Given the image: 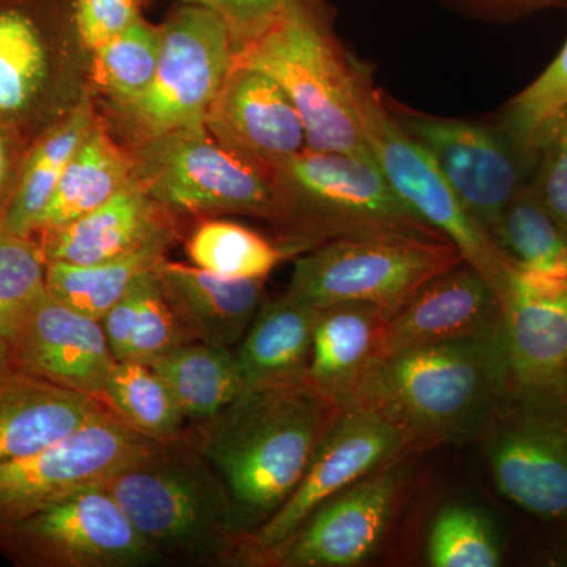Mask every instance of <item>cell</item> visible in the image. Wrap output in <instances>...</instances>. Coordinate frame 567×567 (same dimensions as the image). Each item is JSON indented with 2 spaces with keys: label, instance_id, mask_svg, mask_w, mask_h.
I'll use <instances>...</instances> for the list:
<instances>
[{
  "label": "cell",
  "instance_id": "1",
  "mask_svg": "<svg viewBox=\"0 0 567 567\" xmlns=\"http://www.w3.org/2000/svg\"><path fill=\"white\" fill-rule=\"evenodd\" d=\"M338 410L301 380L245 391L208 423L189 425L229 491L241 539L292 495Z\"/></svg>",
  "mask_w": 567,
  "mask_h": 567
},
{
  "label": "cell",
  "instance_id": "2",
  "mask_svg": "<svg viewBox=\"0 0 567 567\" xmlns=\"http://www.w3.org/2000/svg\"><path fill=\"white\" fill-rule=\"evenodd\" d=\"M507 385L502 330L379 358L365 369L347 405L382 413L401 429L410 451L464 445L480 440Z\"/></svg>",
  "mask_w": 567,
  "mask_h": 567
},
{
  "label": "cell",
  "instance_id": "3",
  "mask_svg": "<svg viewBox=\"0 0 567 567\" xmlns=\"http://www.w3.org/2000/svg\"><path fill=\"white\" fill-rule=\"evenodd\" d=\"M235 65L262 71L286 92L305 123L308 148L372 158L358 112V62L336 40L324 0H282L262 31L235 52Z\"/></svg>",
  "mask_w": 567,
  "mask_h": 567
},
{
  "label": "cell",
  "instance_id": "4",
  "mask_svg": "<svg viewBox=\"0 0 567 567\" xmlns=\"http://www.w3.org/2000/svg\"><path fill=\"white\" fill-rule=\"evenodd\" d=\"M104 488L162 561L233 565L241 539L233 499L189 432L126 466Z\"/></svg>",
  "mask_w": 567,
  "mask_h": 567
},
{
  "label": "cell",
  "instance_id": "5",
  "mask_svg": "<svg viewBox=\"0 0 567 567\" xmlns=\"http://www.w3.org/2000/svg\"><path fill=\"white\" fill-rule=\"evenodd\" d=\"M274 174L300 244L342 237L451 244L399 197L375 159L305 148Z\"/></svg>",
  "mask_w": 567,
  "mask_h": 567
},
{
  "label": "cell",
  "instance_id": "6",
  "mask_svg": "<svg viewBox=\"0 0 567 567\" xmlns=\"http://www.w3.org/2000/svg\"><path fill=\"white\" fill-rule=\"evenodd\" d=\"M480 440L502 496L532 516L567 520V386L509 383Z\"/></svg>",
  "mask_w": 567,
  "mask_h": 567
},
{
  "label": "cell",
  "instance_id": "7",
  "mask_svg": "<svg viewBox=\"0 0 567 567\" xmlns=\"http://www.w3.org/2000/svg\"><path fill=\"white\" fill-rule=\"evenodd\" d=\"M462 262L447 241L333 238L298 257L287 293L316 309L374 305L391 319L424 284Z\"/></svg>",
  "mask_w": 567,
  "mask_h": 567
},
{
  "label": "cell",
  "instance_id": "8",
  "mask_svg": "<svg viewBox=\"0 0 567 567\" xmlns=\"http://www.w3.org/2000/svg\"><path fill=\"white\" fill-rule=\"evenodd\" d=\"M155 203L189 213H244L287 224L275 174L224 147L207 126L147 137L133 166Z\"/></svg>",
  "mask_w": 567,
  "mask_h": 567
},
{
  "label": "cell",
  "instance_id": "9",
  "mask_svg": "<svg viewBox=\"0 0 567 567\" xmlns=\"http://www.w3.org/2000/svg\"><path fill=\"white\" fill-rule=\"evenodd\" d=\"M358 112L372 158L395 193L416 215L445 235L502 300L513 265L491 234L462 207L434 158L404 132L364 65L357 73Z\"/></svg>",
  "mask_w": 567,
  "mask_h": 567
},
{
  "label": "cell",
  "instance_id": "10",
  "mask_svg": "<svg viewBox=\"0 0 567 567\" xmlns=\"http://www.w3.org/2000/svg\"><path fill=\"white\" fill-rule=\"evenodd\" d=\"M234 63L235 43L227 22L207 7L182 2L162 28L151 87L123 111L145 137L200 128Z\"/></svg>",
  "mask_w": 567,
  "mask_h": 567
},
{
  "label": "cell",
  "instance_id": "11",
  "mask_svg": "<svg viewBox=\"0 0 567 567\" xmlns=\"http://www.w3.org/2000/svg\"><path fill=\"white\" fill-rule=\"evenodd\" d=\"M163 443L134 431L111 410L39 453L0 462V527L89 491Z\"/></svg>",
  "mask_w": 567,
  "mask_h": 567
},
{
  "label": "cell",
  "instance_id": "12",
  "mask_svg": "<svg viewBox=\"0 0 567 567\" xmlns=\"http://www.w3.org/2000/svg\"><path fill=\"white\" fill-rule=\"evenodd\" d=\"M410 453L401 429L371 406H341L317 443L300 483L267 522L238 544L233 565L252 566L327 499Z\"/></svg>",
  "mask_w": 567,
  "mask_h": 567
},
{
  "label": "cell",
  "instance_id": "13",
  "mask_svg": "<svg viewBox=\"0 0 567 567\" xmlns=\"http://www.w3.org/2000/svg\"><path fill=\"white\" fill-rule=\"evenodd\" d=\"M0 551L31 567H140L162 561L104 487L0 527Z\"/></svg>",
  "mask_w": 567,
  "mask_h": 567
},
{
  "label": "cell",
  "instance_id": "14",
  "mask_svg": "<svg viewBox=\"0 0 567 567\" xmlns=\"http://www.w3.org/2000/svg\"><path fill=\"white\" fill-rule=\"evenodd\" d=\"M406 134L434 158L462 207L487 233L532 181L535 164L499 126L435 117L388 102Z\"/></svg>",
  "mask_w": 567,
  "mask_h": 567
},
{
  "label": "cell",
  "instance_id": "15",
  "mask_svg": "<svg viewBox=\"0 0 567 567\" xmlns=\"http://www.w3.org/2000/svg\"><path fill=\"white\" fill-rule=\"evenodd\" d=\"M404 457L394 458L317 507L292 535L252 566L352 567L372 557L404 488Z\"/></svg>",
  "mask_w": 567,
  "mask_h": 567
},
{
  "label": "cell",
  "instance_id": "16",
  "mask_svg": "<svg viewBox=\"0 0 567 567\" xmlns=\"http://www.w3.org/2000/svg\"><path fill=\"white\" fill-rule=\"evenodd\" d=\"M9 346L18 371L99 401L115 363L102 322L62 303L48 290L32 306Z\"/></svg>",
  "mask_w": 567,
  "mask_h": 567
},
{
  "label": "cell",
  "instance_id": "17",
  "mask_svg": "<svg viewBox=\"0 0 567 567\" xmlns=\"http://www.w3.org/2000/svg\"><path fill=\"white\" fill-rule=\"evenodd\" d=\"M503 330V305L476 268L462 262L435 276L385 323L379 358L421 347L487 338Z\"/></svg>",
  "mask_w": 567,
  "mask_h": 567
},
{
  "label": "cell",
  "instance_id": "18",
  "mask_svg": "<svg viewBox=\"0 0 567 567\" xmlns=\"http://www.w3.org/2000/svg\"><path fill=\"white\" fill-rule=\"evenodd\" d=\"M224 147L275 173L308 148L305 123L270 76L235 65L205 121Z\"/></svg>",
  "mask_w": 567,
  "mask_h": 567
},
{
  "label": "cell",
  "instance_id": "19",
  "mask_svg": "<svg viewBox=\"0 0 567 567\" xmlns=\"http://www.w3.org/2000/svg\"><path fill=\"white\" fill-rule=\"evenodd\" d=\"M502 305L509 383L567 386V278L513 267Z\"/></svg>",
  "mask_w": 567,
  "mask_h": 567
},
{
  "label": "cell",
  "instance_id": "20",
  "mask_svg": "<svg viewBox=\"0 0 567 567\" xmlns=\"http://www.w3.org/2000/svg\"><path fill=\"white\" fill-rule=\"evenodd\" d=\"M164 298L192 341L234 347L264 303L265 279H229L164 259L156 267Z\"/></svg>",
  "mask_w": 567,
  "mask_h": 567
},
{
  "label": "cell",
  "instance_id": "21",
  "mask_svg": "<svg viewBox=\"0 0 567 567\" xmlns=\"http://www.w3.org/2000/svg\"><path fill=\"white\" fill-rule=\"evenodd\" d=\"M106 410L92 395L13 369L0 377V462L39 453Z\"/></svg>",
  "mask_w": 567,
  "mask_h": 567
},
{
  "label": "cell",
  "instance_id": "22",
  "mask_svg": "<svg viewBox=\"0 0 567 567\" xmlns=\"http://www.w3.org/2000/svg\"><path fill=\"white\" fill-rule=\"evenodd\" d=\"M155 200L133 178L95 210L47 234L41 246L47 264H99L166 237Z\"/></svg>",
  "mask_w": 567,
  "mask_h": 567
},
{
  "label": "cell",
  "instance_id": "23",
  "mask_svg": "<svg viewBox=\"0 0 567 567\" xmlns=\"http://www.w3.org/2000/svg\"><path fill=\"white\" fill-rule=\"evenodd\" d=\"M390 316L368 303L319 309L306 382L336 406L347 405L365 369L377 360Z\"/></svg>",
  "mask_w": 567,
  "mask_h": 567
},
{
  "label": "cell",
  "instance_id": "24",
  "mask_svg": "<svg viewBox=\"0 0 567 567\" xmlns=\"http://www.w3.org/2000/svg\"><path fill=\"white\" fill-rule=\"evenodd\" d=\"M317 315L287 292L264 301L235 352L245 391L306 380Z\"/></svg>",
  "mask_w": 567,
  "mask_h": 567
},
{
  "label": "cell",
  "instance_id": "25",
  "mask_svg": "<svg viewBox=\"0 0 567 567\" xmlns=\"http://www.w3.org/2000/svg\"><path fill=\"white\" fill-rule=\"evenodd\" d=\"M133 164L99 122L71 156L35 230L59 229L110 200L133 181Z\"/></svg>",
  "mask_w": 567,
  "mask_h": 567
},
{
  "label": "cell",
  "instance_id": "26",
  "mask_svg": "<svg viewBox=\"0 0 567 567\" xmlns=\"http://www.w3.org/2000/svg\"><path fill=\"white\" fill-rule=\"evenodd\" d=\"M189 425L208 423L245 393L233 347L186 342L152 364Z\"/></svg>",
  "mask_w": 567,
  "mask_h": 567
},
{
  "label": "cell",
  "instance_id": "27",
  "mask_svg": "<svg viewBox=\"0 0 567 567\" xmlns=\"http://www.w3.org/2000/svg\"><path fill=\"white\" fill-rule=\"evenodd\" d=\"M167 237L156 238L125 256L99 264L47 265V289L62 303L100 320L142 276L163 262Z\"/></svg>",
  "mask_w": 567,
  "mask_h": 567
},
{
  "label": "cell",
  "instance_id": "28",
  "mask_svg": "<svg viewBox=\"0 0 567 567\" xmlns=\"http://www.w3.org/2000/svg\"><path fill=\"white\" fill-rule=\"evenodd\" d=\"M100 401L123 423L156 442H177L188 435L189 423L177 399L151 364L115 361Z\"/></svg>",
  "mask_w": 567,
  "mask_h": 567
},
{
  "label": "cell",
  "instance_id": "29",
  "mask_svg": "<svg viewBox=\"0 0 567 567\" xmlns=\"http://www.w3.org/2000/svg\"><path fill=\"white\" fill-rule=\"evenodd\" d=\"M488 234L507 262L518 270L567 278V229L529 183Z\"/></svg>",
  "mask_w": 567,
  "mask_h": 567
},
{
  "label": "cell",
  "instance_id": "30",
  "mask_svg": "<svg viewBox=\"0 0 567 567\" xmlns=\"http://www.w3.org/2000/svg\"><path fill=\"white\" fill-rule=\"evenodd\" d=\"M95 122L92 104L84 99L59 128L40 142L25 164L20 186L0 227L24 237L37 229V223L50 204L63 169Z\"/></svg>",
  "mask_w": 567,
  "mask_h": 567
},
{
  "label": "cell",
  "instance_id": "31",
  "mask_svg": "<svg viewBox=\"0 0 567 567\" xmlns=\"http://www.w3.org/2000/svg\"><path fill=\"white\" fill-rule=\"evenodd\" d=\"M193 265L229 279H265L287 251L240 223L213 219L200 224L186 244Z\"/></svg>",
  "mask_w": 567,
  "mask_h": 567
},
{
  "label": "cell",
  "instance_id": "32",
  "mask_svg": "<svg viewBox=\"0 0 567 567\" xmlns=\"http://www.w3.org/2000/svg\"><path fill=\"white\" fill-rule=\"evenodd\" d=\"M162 28L136 18L93 51V76L123 110L145 95L155 78Z\"/></svg>",
  "mask_w": 567,
  "mask_h": 567
},
{
  "label": "cell",
  "instance_id": "33",
  "mask_svg": "<svg viewBox=\"0 0 567 567\" xmlns=\"http://www.w3.org/2000/svg\"><path fill=\"white\" fill-rule=\"evenodd\" d=\"M567 111V41L554 62L506 104L499 128L529 163Z\"/></svg>",
  "mask_w": 567,
  "mask_h": 567
},
{
  "label": "cell",
  "instance_id": "34",
  "mask_svg": "<svg viewBox=\"0 0 567 567\" xmlns=\"http://www.w3.org/2000/svg\"><path fill=\"white\" fill-rule=\"evenodd\" d=\"M48 66L35 22L20 10L0 11V114L28 107L47 81Z\"/></svg>",
  "mask_w": 567,
  "mask_h": 567
},
{
  "label": "cell",
  "instance_id": "35",
  "mask_svg": "<svg viewBox=\"0 0 567 567\" xmlns=\"http://www.w3.org/2000/svg\"><path fill=\"white\" fill-rule=\"evenodd\" d=\"M427 563L434 567H496L502 548L491 520L472 506L440 509L427 535Z\"/></svg>",
  "mask_w": 567,
  "mask_h": 567
},
{
  "label": "cell",
  "instance_id": "36",
  "mask_svg": "<svg viewBox=\"0 0 567 567\" xmlns=\"http://www.w3.org/2000/svg\"><path fill=\"white\" fill-rule=\"evenodd\" d=\"M47 265L29 237L0 227V333L7 342L47 292Z\"/></svg>",
  "mask_w": 567,
  "mask_h": 567
},
{
  "label": "cell",
  "instance_id": "37",
  "mask_svg": "<svg viewBox=\"0 0 567 567\" xmlns=\"http://www.w3.org/2000/svg\"><path fill=\"white\" fill-rule=\"evenodd\" d=\"M132 341L123 361L153 364L174 349L192 342L164 298L155 271L134 284Z\"/></svg>",
  "mask_w": 567,
  "mask_h": 567
},
{
  "label": "cell",
  "instance_id": "38",
  "mask_svg": "<svg viewBox=\"0 0 567 567\" xmlns=\"http://www.w3.org/2000/svg\"><path fill=\"white\" fill-rule=\"evenodd\" d=\"M529 186L567 229V111L540 147Z\"/></svg>",
  "mask_w": 567,
  "mask_h": 567
},
{
  "label": "cell",
  "instance_id": "39",
  "mask_svg": "<svg viewBox=\"0 0 567 567\" xmlns=\"http://www.w3.org/2000/svg\"><path fill=\"white\" fill-rule=\"evenodd\" d=\"M140 17V0H76L74 3L78 33L91 51Z\"/></svg>",
  "mask_w": 567,
  "mask_h": 567
},
{
  "label": "cell",
  "instance_id": "40",
  "mask_svg": "<svg viewBox=\"0 0 567 567\" xmlns=\"http://www.w3.org/2000/svg\"><path fill=\"white\" fill-rule=\"evenodd\" d=\"M199 3L223 18L233 32L235 52L257 35L275 17L282 0H182Z\"/></svg>",
  "mask_w": 567,
  "mask_h": 567
},
{
  "label": "cell",
  "instance_id": "41",
  "mask_svg": "<svg viewBox=\"0 0 567 567\" xmlns=\"http://www.w3.org/2000/svg\"><path fill=\"white\" fill-rule=\"evenodd\" d=\"M451 9L494 22H514L548 10H567V0H440Z\"/></svg>",
  "mask_w": 567,
  "mask_h": 567
},
{
  "label": "cell",
  "instance_id": "42",
  "mask_svg": "<svg viewBox=\"0 0 567 567\" xmlns=\"http://www.w3.org/2000/svg\"><path fill=\"white\" fill-rule=\"evenodd\" d=\"M13 369L9 342H7V339L0 333V377L9 374Z\"/></svg>",
  "mask_w": 567,
  "mask_h": 567
},
{
  "label": "cell",
  "instance_id": "43",
  "mask_svg": "<svg viewBox=\"0 0 567 567\" xmlns=\"http://www.w3.org/2000/svg\"><path fill=\"white\" fill-rule=\"evenodd\" d=\"M7 169H9V148H7V142L0 134V188H2Z\"/></svg>",
  "mask_w": 567,
  "mask_h": 567
}]
</instances>
